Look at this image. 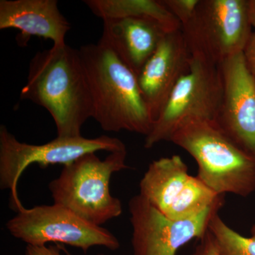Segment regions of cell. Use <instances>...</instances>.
I'll use <instances>...</instances> for the list:
<instances>
[{"instance_id": "obj_23", "label": "cell", "mask_w": 255, "mask_h": 255, "mask_svg": "<svg viewBox=\"0 0 255 255\" xmlns=\"http://www.w3.org/2000/svg\"><path fill=\"white\" fill-rule=\"evenodd\" d=\"M251 236L255 237V223L253 224V227L251 228Z\"/></svg>"}, {"instance_id": "obj_20", "label": "cell", "mask_w": 255, "mask_h": 255, "mask_svg": "<svg viewBox=\"0 0 255 255\" xmlns=\"http://www.w3.org/2000/svg\"><path fill=\"white\" fill-rule=\"evenodd\" d=\"M61 248L59 245L56 246H27L26 255H62Z\"/></svg>"}, {"instance_id": "obj_1", "label": "cell", "mask_w": 255, "mask_h": 255, "mask_svg": "<svg viewBox=\"0 0 255 255\" xmlns=\"http://www.w3.org/2000/svg\"><path fill=\"white\" fill-rule=\"evenodd\" d=\"M20 98L49 112L57 137L82 136V127L93 116V104L79 49L65 44L37 52Z\"/></svg>"}, {"instance_id": "obj_6", "label": "cell", "mask_w": 255, "mask_h": 255, "mask_svg": "<svg viewBox=\"0 0 255 255\" xmlns=\"http://www.w3.org/2000/svg\"><path fill=\"white\" fill-rule=\"evenodd\" d=\"M182 30L191 55L219 65L243 53L251 39L247 0H199Z\"/></svg>"}, {"instance_id": "obj_21", "label": "cell", "mask_w": 255, "mask_h": 255, "mask_svg": "<svg viewBox=\"0 0 255 255\" xmlns=\"http://www.w3.org/2000/svg\"><path fill=\"white\" fill-rule=\"evenodd\" d=\"M247 13L250 24L255 32V0H247Z\"/></svg>"}, {"instance_id": "obj_19", "label": "cell", "mask_w": 255, "mask_h": 255, "mask_svg": "<svg viewBox=\"0 0 255 255\" xmlns=\"http://www.w3.org/2000/svg\"><path fill=\"white\" fill-rule=\"evenodd\" d=\"M247 68L251 73L255 83V32L252 34L251 39L243 51Z\"/></svg>"}, {"instance_id": "obj_3", "label": "cell", "mask_w": 255, "mask_h": 255, "mask_svg": "<svg viewBox=\"0 0 255 255\" xmlns=\"http://www.w3.org/2000/svg\"><path fill=\"white\" fill-rule=\"evenodd\" d=\"M169 142L195 159L196 177L217 194L248 197L255 192V157L233 142L213 121H187L178 128Z\"/></svg>"}, {"instance_id": "obj_10", "label": "cell", "mask_w": 255, "mask_h": 255, "mask_svg": "<svg viewBox=\"0 0 255 255\" xmlns=\"http://www.w3.org/2000/svg\"><path fill=\"white\" fill-rule=\"evenodd\" d=\"M225 201L184 220H173L137 194L129 201L133 255H177L181 248L201 239L209 230L213 216L219 214Z\"/></svg>"}, {"instance_id": "obj_4", "label": "cell", "mask_w": 255, "mask_h": 255, "mask_svg": "<svg viewBox=\"0 0 255 255\" xmlns=\"http://www.w3.org/2000/svg\"><path fill=\"white\" fill-rule=\"evenodd\" d=\"M127 156L124 149L102 160L92 152L64 166L59 177L48 184L53 202L96 226L119 217L123 206L111 194L110 182L114 173L129 168Z\"/></svg>"}, {"instance_id": "obj_11", "label": "cell", "mask_w": 255, "mask_h": 255, "mask_svg": "<svg viewBox=\"0 0 255 255\" xmlns=\"http://www.w3.org/2000/svg\"><path fill=\"white\" fill-rule=\"evenodd\" d=\"M221 105L214 122L243 150L255 158V83L243 53L219 64Z\"/></svg>"}, {"instance_id": "obj_9", "label": "cell", "mask_w": 255, "mask_h": 255, "mask_svg": "<svg viewBox=\"0 0 255 255\" xmlns=\"http://www.w3.org/2000/svg\"><path fill=\"white\" fill-rule=\"evenodd\" d=\"M139 187V194L173 220L189 219L225 201V195L217 194L199 178L191 176L179 155L151 162Z\"/></svg>"}, {"instance_id": "obj_17", "label": "cell", "mask_w": 255, "mask_h": 255, "mask_svg": "<svg viewBox=\"0 0 255 255\" xmlns=\"http://www.w3.org/2000/svg\"><path fill=\"white\" fill-rule=\"evenodd\" d=\"M165 7L179 20L182 26L194 16L199 0H161Z\"/></svg>"}, {"instance_id": "obj_13", "label": "cell", "mask_w": 255, "mask_h": 255, "mask_svg": "<svg viewBox=\"0 0 255 255\" xmlns=\"http://www.w3.org/2000/svg\"><path fill=\"white\" fill-rule=\"evenodd\" d=\"M8 28L19 31L16 41L20 46H26L33 36L63 46L71 26L57 0H0V29Z\"/></svg>"}, {"instance_id": "obj_2", "label": "cell", "mask_w": 255, "mask_h": 255, "mask_svg": "<svg viewBox=\"0 0 255 255\" xmlns=\"http://www.w3.org/2000/svg\"><path fill=\"white\" fill-rule=\"evenodd\" d=\"M79 51L91 92L92 118L105 131L127 130L147 136L154 121L135 73L101 38Z\"/></svg>"}, {"instance_id": "obj_18", "label": "cell", "mask_w": 255, "mask_h": 255, "mask_svg": "<svg viewBox=\"0 0 255 255\" xmlns=\"http://www.w3.org/2000/svg\"><path fill=\"white\" fill-rule=\"evenodd\" d=\"M191 255H219L212 235L208 232L199 239L195 249Z\"/></svg>"}, {"instance_id": "obj_8", "label": "cell", "mask_w": 255, "mask_h": 255, "mask_svg": "<svg viewBox=\"0 0 255 255\" xmlns=\"http://www.w3.org/2000/svg\"><path fill=\"white\" fill-rule=\"evenodd\" d=\"M10 234L27 246H44L48 243L68 245L86 253L95 246L110 251L120 248L118 238L109 230L89 222L63 206H24L6 223Z\"/></svg>"}, {"instance_id": "obj_22", "label": "cell", "mask_w": 255, "mask_h": 255, "mask_svg": "<svg viewBox=\"0 0 255 255\" xmlns=\"http://www.w3.org/2000/svg\"><path fill=\"white\" fill-rule=\"evenodd\" d=\"M60 247V248H61V250L62 251H63L64 252V253H65V255H74L73 254H71V253H70V252H68V251H67L66 249H65V248H64V247L63 246H62V245H59ZM106 255L105 254H98V255Z\"/></svg>"}, {"instance_id": "obj_15", "label": "cell", "mask_w": 255, "mask_h": 255, "mask_svg": "<svg viewBox=\"0 0 255 255\" xmlns=\"http://www.w3.org/2000/svg\"><path fill=\"white\" fill-rule=\"evenodd\" d=\"M90 11L102 20L147 18L163 25L169 31L182 29V24L161 0H85Z\"/></svg>"}, {"instance_id": "obj_12", "label": "cell", "mask_w": 255, "mask_h": 255, "mask_svg": "<svg viewBox=\"0 0 255 255\" xmlns=\"http://www.w3.org/2000/svg\"><path fill=\"white\" fill-rule=\"evenodd\" d=\"M191 60L182 30L169 32L137 75L154 124L177 82L190 70Z\"/></svg>"}, {"instance_id": "obj_7", "label": "cell", "mask_w": 255, "mask_h": 255, "mask_svg": "<svg viewBox=\"0 0 255 255\" xmlns=\"http://www.w3.org/2000/svg\"><path fill=\"white\" fill-rule=\"evenodd\" d=\"M223 85L219 66L191 55L190 70L177 82L159 113L144 147L170 141L176 130L192 119L214 122L222 98Z\"/></svg>"}, {"instance_id": "obj_5", "label": "cell", "mask_w": 255, "mask_h": 255, "mask_svg": "<svg viewBox=\"0 0 255 255\" xmlns=\"http://www.w3.org/2000/svg\"><path fill=\"white\" fill-rule=\"evenodd\" d=\"M127 149L117 137L101 135L95 138L59 137L42 145L25 143L17 140L4 125L0 127V188L9 189L14 211L23 207L17 185L23 172L33 164L41 168L54 164L72 163L88 153L98 151L114 152Z\"/></svg>"}, {"instance_id": "obj_14", "label": "cell", "mask_w": 255, "mask_h": 255, "mask_svg": "<svg viewBox=\"0 0 255 255\" xmlns=\"http://www.w3.org/2000/svg\"><path fill=\"white\" fill-rule=\"evenodd\" d=\"M169 32L163 25L151 18L107 19L103 21L101 39L137 76Z\"/></svg>"}, {"instance_id": "obj_16", "label": "cell", "mask_w": 255, "mask_h": 255, "mask_svg": "<svg viewBox=\"0 0 255 255\" xmlns=\"http://www.w3.org/2000/svg\"><path fill=\"white\" fill-rule=\"evenodd\" d=\"M219 255H255V237L242 236L216 214L209 225Z\"/></svg>"}]
</instances>
